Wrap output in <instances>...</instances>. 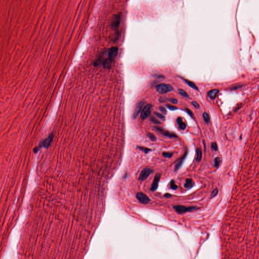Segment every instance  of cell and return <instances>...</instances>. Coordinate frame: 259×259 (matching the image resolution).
<instances>
[{"instance_id": "cell-1", "label": "cell", "mask_w": 259, "mask_h": 259, "mask_svg": "<svg viewBox=\"0 0 259 259\" xmlns=\"http://www.w3.org/2000/svg\"><path fill=\"white\" fill-rule=\"evenodd\" d=\"M118 48L116 47H113L108 50L107 53V57L105 58L102 64L105 68H108L111 67L114 59L118 55Z\"/></svg>"}, {"instance_id": "cell-2", "label": "cell", "mask_w": 259, "mask_h": 259, "mask_svg": "<svg viewBox=\"0 0 259 259\" xmlns=\"http://www.w3.org/2000/svg\"><path fill=\"white\" fill-rule=\"evenodd\" d=\"M173 208L177 213H180V214L185 213L186 212H193L194 211H195L196 210L198 209L197 207H186L185 206H183V205H174Z\"/></svg>"}, {"instance_id": "cell-3", "label": "cell", "mask_w": 259, "mask_h": 259, "mask_svg": "<svg viewBox=\"0 0 259 259\" xmlns=\"http://www.w3.org/2000/svg\"><path fill=\"white\" fill-rule=\"evenodd\" d=\"M156 90L159 93L165 94L172 91L173 90V88L169 84H160L156 86Z\"/></svg>"}, {"instance_id": "cell-4", "label": "cell", "mask_w": 259, "mask_h": 259, "mask_svg": "<svg viewBox=\"0 0 259 259\" xmlns=\"http://www.w3.org/2000/svg\"><path fill=\"white\" fill-rule=\"evenodd\" d=\"M152 108V105L150 104H147L144 106L141 112V118L142 120H144L146 119L151 113V110Z\"/></svg>"}, {"instance_id": "cell-5", "label": "cell", "mask_w": 259, "mask_h": 259, "mask_svg": "<svg viewBox=\"0 0 259 259\" xmlns=\"http://www.w3.org/2000/svg\"><path fill=\"white\" fill-rule=\"evenodd\" d=\"M153 173V170L149 168H145L143 169L141 172L139 176V180L143 181L145 180L149 177V176Z\"/></svg>"}, {"instance_id": "cell-6", "label": "cell", "mask_w": 259, "mask_h": 259, "mask_svg": "<svg viewBox=\"0 0 259 259\" xmlns=\"http://www.w3.org/2000/svg\"><path fill=\"white\" fill-rule=\"evenodd\" d=\"M121 21V14L115 15L112 18L111 21V26L114 29H117L119 28Z\"/></svg>"}, {"instance_id": "cell-7", "label": "cell", "mask_w": 259, "mask_h": 259, "mask_svg": "<svg viewBox=\"0 0 259 259\" xmlns=\"http://www.w3.org/2000/svg\"><path fill=\"white\" fill-rule=\"evenodd\" d=\"M136 198L140 202L143 204H147L150 200L146 194L142 192L138 193L136 194Z\"/></svg>"}, {"instance_id": "cell-8", "label": "cell", "mask_w": 259, "mask_h": 259, "mask_svg": "<svg viewBox=\"0 0 259 259\" xmlns=\"http://www.w3.org/2000/svg\"><path fill=\"white\" fill-rule=\"evenodd\" d=\"M144 105H145V102L144 101L140 102L137 105L136 107L135 108V110L133 113L134 119H136L138 117V115L141 112L143 108V107H144Z\"/></svg>"}, {"instance_id": "cell-9", "label": "cell", "mask_w": 259, "mask_h": 259, "mask_svg": "<svg viewBox=\"0 0 259 259\" xmlns=\"http://www.w3.org/2000/svg\"><path fill=\"white\" fill-rule=\"evenodd\" d=\"M160 177H161V175H160V174H156V175L155 176L153 181V183H152V184L151 187V188H150L151 191H154L157 189L158 186L159 182L160 179Z\"/></svg>"}, {"instance_id": "cell-10", "label": "cell", "mask_w": 259, "mask_h": 259, "mask_svg": "<svg viewBox=\"0 0 259 259\" xmlns=\"http://www.w3.org/2000/svg\"><path fill=\"white\" fill-rule=\"evenodd\" d=\"M154 128L158 132H159L160 133H161L162 135H163L164 136H165L166 137H169V138H177V136L175 134H174V133H171V132H168V131H165L163 129L160 128L159 127H155Z\"/></svg>"}, {"instance_id": "cell-11", "label": "cell", "mask_w": 259, "mask_h": 259, "mask_svg": "<svg viewBox=\"0 0 259 259\" xmlns=\"http://www.w3.org/2000/svg\"><path fill=\"white\" fill-rule=\"evenodd\" d=\"M53 137L54 136H53V134H50L47 138H46L43 142L42 144V146H44L45 148H48L51 144V143L53 139Z\"/></svg>"}, {"instance_id": "cell-12", "label": "cell", "mask_w": 259, "mask_h": 259, "mask_svg": "<svg viewBox=\"0 0 259 259\" xmlns=\"http://www.w3.org/2000/svg\"><path fill=\"white\" fill-rule=\"evenodd\" d=\"M186 156H187V153H185V154L183 157H182L179 160H178V162L176 164L175 167V171L176 172L177 171L178 169L181 167V166H182V164H183V162L184 161V160H185Z\"/></svg>"}, {"instance_id": "cell-13", "label": "cell", "mask_w": 259, "mask_h": 259, "mask_svg": "<svg viewBox=\"0 0 259 259\" xmlns=\"http://www.w3.org/2000/svg\"><path fill=\"white\" fill-rule=\"evenodd\" d=\"M177 124L179 127V129H180L182 130H184L186 128V124L183 122L182 119L181 117H179L177 119Z\"/></svg>"}, {"instance_id": "cell-14", "label": "cell", "mask_w": 259, "mask_h": 259, "mask_svg": "<svg viewBox=\"0 0 259 259\" xmlns=\"http://www.w3.org/2000/svg\"><path fill=\"white\" fill-rule=\"evenodd\" d=\"M194 182L193 180L191 179H187L186 180V182L184 184L185 188L187 189H190L193 186Z\"/></svg>"}, {"instance_id": "cell-15", "label": "cell", "mask_w": 259, "mask_h": 259, "mask_svg": "<svg viewBox=\"0 0 259 259\" xmlns=\"http://www.w3.org/2000/svg\"><path fill=\"white\" fill-rule=\"evenodd\" d=\"M219 90H217V89H213V90H212L211 91H210L208 93V95L209 96V97H210L211 98H212V99H215V98H216L217 94L219 93Z\"/></svg>"}, {"instance_id": "cell-16", "label": "cell", "mask_w": 259, "mask_h": 259, "mask_svg": "<svg viewBox=\"0 0 259 259\" xmlns=\"http://www.w3.org/2000/svg\"><path fill=\"white\" fill-rule=\"evenodd\" d=\"M184 81H185L186 84H187V85L189 86L191 88H192L193 89H195V90H198V89L197 87V86H196L195 85V84H194L193 82H191L190 81H188V80H187V79H184Z\"/></svg>"}, {"instance_id": "cell-17", "label": "cell", "mask_w": 259, "mask_h": 259, "mask_svg": "<svg viewBox=\"0 0 259 259\" xmlns=\"http://www.w3.org/2000/svg\"><path fill=\"white\" fill-rule=\"evenodd\" d=\"M196 160L197 162H200L202 158V151L200 148H198L196 150Z\"/></svg>"}, {"instance_id": "cell-18", "label": "cell", "mask_w": 259, "mask_h": 259, "mask_svg": "<svg viewBox=\"0 0 259 259\" xmlns=\"http://www.w3.org/2000/svg\"><path fill=\"white\" fill-rule=\"evenodd\" d=\"M203 119H204V122H205V123H209L210 122V117H209V115H208V114L207 113L204 112L203 113Z\"/></svg>"}, {"instance_id": "cell-19", "label": "cell", "mask_w": 259, "mask_h": 259, "mask_svg": "<svg viewBox=\"0 0 259 259\" xmlns=\"http://www.w3.org/2000/svg\"><path fill=\"white\" fill-rule=\"evenodd\" d=\"M170 188L173 190H176L178 188L177 185L176 184L174 180H172L170 182Z\"/></svg>"}, {"instance_id": "cell-20", "label": "cell", "mask_w": 259, "mask_h": 259, "mask_svg": "<svg viewBox=\"0 0 259 259\" xmlns=\"http://www.w3.org/2000/svg\"><path fill=\"white\" fill-rule=\"evenodd\" d=\"M178 92L182 96L185 97H186V98L189 97V95H188V94H187L186 92H185L183 90H182V89H178Z\"/></svg>"}, {"instance_id": "cell-21", "label": "cell", "mask_w": 259, "mask_h": 259, "mask_svg": "<svg viewBox=\"0 0 259 259\" xmlns=\"http://www.w3.org/2000/svg\"><path fill=\"white\" fill-rule=\"evenodd\" d=\"M220 164V158L219 157H217L215 159V164H214V166L216 168H218L219 167Z\"/></svg>"}, {"instance_id": "cell-22", "label": "cell", "mask_w": 259, "mask_h": 259, "mask_svg": "<svg viewBox=\"0 0 259 259\" xmlns=\"http://www.w3.org/2000/svg\"><path fill=\"white\" fill-rule=\"evenodd\" d=\"M147 135H148V137L149 138V139L152 141H155L156 140V137L153 134H152L151 133H148Z\"/></svg>"}, {"instance_id": "cell-23", "label": "cell", "mask_w": 259, "mask_h": 259, "mask_svg": "<svg viewBox=\"0 0 259 259\" xmlns=\"http://www.w3.org/2000/svg\"><path fill=\"white\" fill-rule=\"evenodd\" d=\"M163 155L164 157L167 158H171L173 156V153L171 152H164L163 153Z\"/></svg>"}, {"instance_id": "cell-24", "label": "cell", "mask_w": 259, "mask_h": 259, "mask_svg": "<svg viewBox=\"0 0 259 259\" xmlns=\"http://www.w3.org/2000/svg\"><path fill=\"white\" fill-rule=\"evenodd\" d=\"M154 114L157 117H158L159 119H161V120H164L165 119V117L164 115H163V114H160V113H158V112H154Z\"/></svg>"}, {"instance_id": "cell-25", "label": "cell", "mask_w": 259, "mask_h": 259, "mask_svg": "<svg viewBox=\"0 0 259 259\" xmlns=\"http://www.w3.org/2000/svg\"><path fill=\"white\" fill-rule=\"evenodd\" d=\"M166 107L168 109L171 110H172V111L178 109V108L176 107H175L174 106H173V105H171L167 104V105H166Z\"/></svg>"}, {"instance_id": "cell-26", "label": "cell", "mask_w": 259, "mask_h": 259, "mask_svg": "<svg viewBox=\"0 0 259 259\" xmlns=\"http://www.w3.org/2000/svg\"><path fill=\"white\" fill-rule=\"evenodd\" d=\"M218 193V190L217 188H216V189H214V190L212 191V193H211V198H213L215 197V196L217 195Z\"/></svg>"}, {"instance_id": "cell-27", "label": "cell", "mask_w": 259, "mask_h": 259, "mask_svg": "<svg viewBox=\"0 0 259 259\" xmlns=\"http://www.w3.org/2000/svg\"><path fill=\"white\" fill-rule=\"evenodd\" d=\"M150 121L152 122H153L154 123H155V124H160V123H161L158 120L156 119L155 118H154L153 117H152L150 118Z\"/></svg>"}, {"instance_id": "cell-28", "label": "cell", "mask_w": 259, "mask_h": 259, "mask_svg": "<svg viewBox=\"0 0 259 259\" xmlns=\"http://www.w3.org/2000/svg\"><path fill=\"white\" fill-rule=\"evenodd\" d=\"M139 148L141 150H142V151H144V152L146 153H148L149 151L151 150V149H149V148H146V147H139Z\"/></svg>"}, {"instance_id": "cell-29", "label": "cell", "mask_w": 259, "mask_h": 259, "mask_svg": "<svg viewBox=\"0 0 259 259\" xmlns=\"http://www.w3.org/2000/svg\"><path fill=\"white\" fill-rule=\"evenodd\" d=\"M212 149L215 150V151H217L218 150V146H217V145L216 144V143L215 142H213L212 144Z\"/></svg>"}, {"instance_id": "cell-30", "label": "cell", "mask_w": 259, "mask_h": 259, "mask_svg": "<svg viewBox=\"0 0 259 259\" xmlns=\"http://www.w3.org/2000/svg\"><path fill=\"white\" fill-rule=\"evenodd\" d=\"M159 110H160V111H161L164 114H166L167 113V111L165 107H163V106H160V107Z\"/></svg>"}, {"instance_id": "cell-31", "label": "cell", "mask_w": 259, "mask_h": 259, "mask_svg": "<svg viewBox=\"0 0 259 259\" xmlns=\"http://www.w3.org/2000/svg\"><path fill=\"white\" fill-rule=\"evenodd\" d=\"M191 104L194 107H195L196 108L198 109L199 108V105L198 104V103L196 102L193 101H192L191 102Z\"/></svg>"}, {"instance_id": "cell-32", "label": "cell", "mask_w": 259, "mask_h": 259, "mask_svg": "<svg viewBox=\"0 0 259 259\" xmlns=\"http://www.w3.org/2000/svg\"><path fill=\"white\" fill-rule=\"evenodd\" d=\"M186 112H187V113H188V114H189V115L190 116H191V117H193V113L192 112V111H191V110H189V109H187V108H186Z\"/></svg>"}, {"instance_id": "cell-33", "label": "cell", "mask_w": 259, "mask_h": 259, "mask_svg": "<svg viewBox=\"0 0 259 259\" xmlns=\"http://www.w3.org/2000/svg\"><path fill=\"white\" fill-rule=\"evenodd\" d=\"M168 101H170L171 102H172L173 104H177V102H178V101L176 99H171L168 100Z\"/></svg>"}, {"instance_id": "cell-34", "label": "cell", "mask_w": 259, "mask_h": 259, "mask_svg": "<svg viewBox=\"0 0 259 259\" xmlns=\"http://www.w3.org/2000/svg\"><path fill=\"white\" fill-rule=\"evenodd\" d=\"M165 197L167 198H170V197H171V195L170 194H168V193H167V194H166L165 195Z\"/></svg>"}]
</instances>
